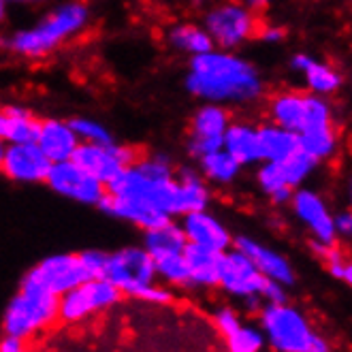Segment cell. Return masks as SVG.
Returning <instances> with one entry per match:
<instances>
[{
	"instance_id": "cell-1",
	"label": "cell",
	"mask_w": 352,
	"mask_h": 352,
	"mask_svg": "<svg viewBox=\"0 0 352 352\" xmlns=\"http://www.w3.org/2000/svg\"><path fill=\"white\" fill-rule=\"evenodd\" d=\"M186 88L192 96L220 105H250L265 96L263 77L252 62L224 50L192 56Z\"/></svg>"
},
{
	"instance_id": "cell-2",
	"label": "cell",
	"mask_w": 352,
	"mask_h": 352,
	"mask_svg": "<svg viewBox=\"0 0 352 352\" xmlns=\"http://www.w3.org/2000/svg\"><path fill=\"white\" fill-rule=\"evenodd\" d=\"M58 312L60 295H56L30 267L5 305L3 333L28 344L38 333L60 322Z\"/></svg>"
},
{
	"instance_id": "cell-3",
	"label": "cell",
	"mask_w": 352,
	"mask_h": 352,
	"mask_svg": "<svg viewBox=\"0 0 352 352\" xmlns=\"http://www.w3.org/2000/svg\"><path fill=\"white\" fill-rule=\"evenodd\" d=\"M88 17L90 11L84 3H65L38 24L11 34L7 38V50L24 60H41L84 30Z\"/></svg>"
},
{
	"instance_id": "cell-4",
	"label": "cell",
	"mask_w": 352,
	"mask_h": 352,
	"mask_svg": "<svg viewBox=\"0 0 352 352\" xmlns=\"http://www.w3.org/2000/svg\"><path fill=\"white\" fill-rule=\"evenodd\" d=\"M256 322L265 331L272 352H331L329 342L316 333L312 322L293 303H267Z\"/></svg>"
},
{
	"instance_id": "cell-5",
	"label": "cell",
	"mask_w": 352,
	"mask_h": 352,
	"mask_svg": "<svg viewBox=\"0 0 352 352\" xmlns=\"http://www.w3.org/2000/svg\"><path fill=\"white\" fill-rule=\"evenodd\" d=\"M261 24V15L239 0H222L207 11L203 19L205 30L224 52L237 50L245 41L256 38Z\"/></svg>"
},
{
	"instance_id": "cell-6",
	"label": "cell",
	"mask_w": 352,
	"mask_h": 352,
	"mask_svg": "<svg viewBox=\"0 0 352 352\" xmlns=\"http://www.w3.org/2000/svg\"><path fill=\"white\" fill-rule=\"evenodd\" d=\"M102 278H107L116 284L120 291L137 299V295L148 288L150 284L158 282L156 261L143 245H126L107 254Z\"/></svg>"
},
{
	"instance_id": "cell-7",
	"label": "cell",
	"mask_w": 352,
	"mask_h": 352,
	"mask_svg": "<svg viewBox=\"0 0 352 352\" xmlns=\"http://www.w3.org/2000/svg\"><path fill=\"white\" fill-rule=\"evenodd\" d=\"M124 297L126 295L107 278H92L86 284L60 295L58 318L62 324H79L92 314H100L116 307Z\"/></svg>"
},
{
	"instance_id": "cell-8",
	"label": "cell",
	"mask_w": 352,
	"mask_h": 352,
	"mask_svg": "<svg viewBox=\"0 0 352 352\" xmlns=\"http://www.w3.org/2000/svg\"><path fill=\"white\" fill-rule=\"evenodd\" d=\"M233 124L231 111L220 102H205L195 111L188 124L186 148L192 158H203L224 148V135Z\"/></svg>"
},
{
	"instance_id": "cell-9",
	"label": "cell",
	"mask_w": 352,
	"mask_h": 352,
	"mask_svg": "<svg viewBox=\"0 0 352 352\" xmlns=\"http://www.w3.org/2000/svg\"><path fill=\"white\" fill-rule=\"evenodd\" d=\"M143 154H146V150L135 148V146H118V143L100 146V143L81 141L79 148L73 154V160L107 186L124 169L135 164Z\"/></svg>"
},
{
	"instance_id": "cell-10",
	"label": "cell",
	"mask_w": 352,
	"mask_h": 352,
	"mask_svg": "<svg viewBox=\"0 0 352 352\" xmlns=\"http://www.w3.org/2000/svg\"><path fill=\"white\" fill-rule=\"evenodd\" d=\"M45 184L56 195L71 199L75 203H81V205L98 207L100 201L107 195V186L98 177H94L90 171H86L84 167H79L73 158L54 162Z\"/></svg>"
},
{
	"instance_id": "cell-11",
	"label": "cell",
	"mask_w": 352,
	"mask_h": 352,
	"mask_svg": "<svg viewBox=\"0 0 352 352\" xmlns=\"http://www.w3.org/2000/svg\"><path fill=\"white\" fill-rule=\"evenodd\" d=\"M54 167L38 143H5L0 152L3 175L15 184H45Z\"/></svg>"
},
{
	"instance_id": "cell-12",
	"label": "cell",
	"mask_w": 352,
	"mask_h": 352,
	"mask_svg": "<svg viewBox=\"0 0 352 352\" xmlns=\"http://www.w3.org/2000/svg\"><path fill=\"white\" fill-rule=\"evenodd\" d=\"M267 278L258 272V267L254 261L243 254L239 248H231V250L222 252L220 261V291L231 297L241 301L243 297L250 295H261L263 286Z\"/></svg>"
},
{
	"instance_id": "cell-13",
	"label": "cell",
	"mask_w": 352,
	"mask_h": 352,
	"mask_svg": "<svg viewBox=\"0 0 352 352\" xmlns=\"http://www.w3.org/2000/svg\"><path fill=\"white\" fill-rule=\"evenodd\" d=\"M291 207H293L295 218L307 229L312 241L327 243V245L340 243V237L336 231V216L331 214L329 205L318 192L309 188H297L293 195Z\"/></svg>"
},
{
	"instance_id": "cell-14",
	"label": "cell",
	"mask_w": 352,
	"mask_h": 352,
	"mask_svg": "<svg viewBox=\"0 0 352 352\" xmlns=\"http://www.w3.org/2000/svg\"><path fill=\"white\" fill-rule=\"evenodd\" d=\"M34 274L43 280L56 295H65L73 288L92 280L88 267L81 261L79 252H62L41 258L34 267Z\"/></svg>"
},
{
	"instance_id": "cell-15",
	"label": "cell",
	"mask_w": 352,
	"mask_h": 352,
	"mask_svg": "<svg viewBox=\"0 0 352 352\" xmlns=\"http://www.w3.org/2000/svg\"><path fill=\"white\" fill-rule=\"evenodd\" d=\"M179 224H182V229H184V233L190 243L210 248V250L226 252V250H231L233 243H235L233 233L226 229L224 222L220 218H216L214 214H210L207 210L182 216Z\"/></svg>"
},
{
	"instance_id": "cell-16",
	"label": "cell",
	"mask_w": 352,
	"mask_h": 352,
	"mask_svg": "<svg viewBox=\"0 0 352 352\" xmlns=\"http://www.w3.org/2000/svg\"><path fill=\"white\" fill-rule=\"evenodd\" d=\"M233 245L239 248L243 254H248L254 261V265L258 267V272L265 278L282 282L288 288L295 286L297 274H295L293 263L288 261L284 254H280L278 250H274V248H269V245L256 241L254 237H248V235H235V243Z\"/></svg>"
},
{
	"instance_id": "cell-17",
	"label": "cell",
	"mask_w": 352,
	"mask_h": 352,
	"mask_svg": "<svg viewBox=\"0 0 352 352\" xmlns=\"http://www.w3.org/2000/svg\"><path fill=\"white\" fill-rule=\"evenodd\" d=\"M98 210L102 214L111 216V218L131 222L141 231L156 229V226L167 224L169 220H173L171 216L160 212L158 207H154L150 203H143V201H137V199H126V197H118V195H109V192L105 195V199L100 201Z\"/></svg>"
},
{
	"instance_id": "cell-18",
	"label": "cell",
	"mask_w": 352,
	"mask_h": 352,
	"mask_svg": "<svg viewBox=\"0 0 352 352\" xmlns=\"http://www.w3.org/2000/svg\"><path fill=\"white\" fill-rule=\"evenodd\" d=\"M307 113V92L284 88L267 96V120L293 133H301Z\"/></svg>"
},
{
	"instance_id": "cell-19",
	"label": "cell",
	"mask_w": 352,
	"mask_h": 352,
	"mask_svg": "<svg viewBox=\"0 0 352 352\" xmlns=\"http://www.w3.org/2000/svg\"><path fill=\"white\" fill-rule=\"evenodd\" d=\"M184 254L190 269V291H216V288H220L222 252L188 241Z\"/></svg>"
},
{
	"instance_id": "cell-20",
	"label": "cell",
	"mask_w": 352,
	"mask_h": 352,
	"mask_svg": "<svg viewBox=\"0 0 352 352\" xmlns=\"http://www.w3.org/2000/svg\"><path fill=\"white\" fill-rule=\"evenodd\" d=\"M36 143L52 158V162H62L73 158L81 139L73 131L69 120L65 122L58 118H43V126H41V135Z\"/></svg>"
},
{
	"instance_id": "cell-21",
	"label": "cell",
	"mask_w": 352,
	"mask_h": 352,
	"mask_svg": "<svg viewBox=\"0 0 352 352\" xmlns=\"http://www.w3.org/2000/svg\"><path fill=\"white\" fill-rule=\"evenodd\" d=\"M177 216H186L192 212H201L210 207L212 190L210 182L205 179L201 169L192 167H177Z\"/></svg>"
},
{
	"instance_id": "cell-22",
	"label": "cell",
	"mask_w": 352,
	"mask_h": 352,
	"mask_svg": "<svg viewBox=\"0 0 352 352\" xmlns=\"http://www.w3.org/2000/svg\"><path fill=\"white\" fill-rule=\"evenodd\" d=\"M43 120L28 107L5 105L0 113V139L5 143H36Z\"/></svg>"
},
{
	"instance_id": "cell-23",
	"label": "cell",
	"mask_w": 352,
	"mask_h": 352,
	"mask_svg": "<svg viewBox=\"0 0 352 352\" xmlns=\"http://www.w3.org/2000/svg\"><path fill=\"white\" fill-rule=\"evenodd\" d=\"M291 67L303 75L307 90L320 94V96H329V94H336L342 88V75L340 71H336L327 62H320L307 54H297L291 60Z\"/></svg>"
},
{
	"instance_id": "cell-24",
	"label": "cell",
	"mask_w": 352,
	"mask_h": 352,
	"mask_svg": "<svg viewBox=\"0 0 352 352\" xmlns=\"http://www.w3.org/2000/svg\"><path fill=\"white\" fill-rule=\"evenodd\" d=\"M224 150L233 154L241 167H252V164L263 162V152H261V137H258V126L250 122H235L229 126L224 135Z\"/></svg>"
},
{
	"instance_id": "cell-25",
	"label": "cell",
	"mask_w": 352,
	"mask_h": 352,
	"mask_svg": "<svg viewBox=\"0 0 352 352\" xmlns=\"http://www.w3.org/2000/svg\"><path fill=\"white\" fill-rule=\"evenodd\" d=\"M258 137H261V152L263 162H282L291 158L295 152L301 150V139L299 133H293L284 126H278L274 122H263L258 124Z\"/></svg>"
},
{
	"instance_id": "cell-26",
	"label": "cell",
	"mask_w": 352,
	"mask_h": 352,
	"mask_svg": "<svg viewBox=\"0 0 352 352\" xmlns=\"http://www.w3.org/2000/svg\"><path fill=\"white\" fill-rule=\"evenodd\" d=\"M146 250L154 256H167V254H177L184 252L186 245H188V237H186L182 224H177L175 220H169L167 224H160L156 229H148L143 231V243Z\"/></svg>"
},
{
	"instance_id": "cell-27",
	"label": "cell",
	"mask_w": 352,
	"mask_h": 352,
	"mask_svg": "<svg viewBox=\"0 0 352 352\" xmlns=\"http://www.w3.org/2000/svg\"><path fill=\"white\" fill-rule=\"evenodd\" d=\"M167 43L184 54L201 56L207 52H214V38L205 30V26L197 24H175L167 30Z\"/></svg>"
},
{
	"instance_id": "cell-28",
	"label": "cell",
	"mask_w": 352,
	"mask_h": 352,
	"mask_svg": "<svg viewBox=\"0 0 352 352\" xmlns=\"http://www.w3.org/2000/svg\"><path fill=\"white\" fill-rule=\"evenodd\" d=\"M256 182H258V188L269 197V201L274 205L291 203L293 195L297 190L293 186H288L280 162H267V160L261 162V167L256 171Z\"/></svg>"
},
{
	"instance_id": "cell-29",
	"label": "cell",
	"mask_w": 352,
	"mask_h": 352,
	"mask_svg": "<svg viewBox=\"0 0 352 352\" xmlns=\"http://www.w3.org/2000/svg\"><path fill=\"white\" fill-rule=\"evenodd\" d=\"M199 169L210 184L226 186L237 179V175L241 171V162L222 148L218 152H212V154L199 158Z\"/></svg>"
},
{
	"instance_id": "cell-30",
	"label": "cell",
	"mask_w": 352,
	"mask_h": 352,
	"mask_svg": "<svg viewBox=\"0 0 352 352\" xmlns=\"http://www.w3.org/2000/svg\"><path fill=\"white\" fill-rule=\"evenodd\" d=\"M154 261H156L158 282L169 284L171 288H179V291H188L190 288V269H188V261H186L184 252L167 254V256H160Z\"/></svg>"
},
{
	"instance_id": "cell-31",
	"label": "cell",
	"mask_w": 352,
	"mask_h": 352,
	"mask_svg": "<svg viewBox=\"0 0 352 352\" xmlns=\"http://www.w3.org/2000/svg\"><path fill=\"white\" fill-rule=\"evenodd\" d=\"M226 342V350L229 352H265L267 348V338L265 331L261 329V324L256 322H243L233 336H229L224 340Z\"/></svg>"
},
{
	"instance_id": "cell-32",
	"label": "cell",
	"mask_w": 352,
	"mask_h": 352,
	"mask_svg": "<svg viewBox=\"0 0 352 352\" xmlns=\"http://www.w3.org/2000/svg\"><path fill=\"white\" fill-rule=\"evenodd\" d=\"M318 158H314L312 154H307L305 150H299L295 152L291 158L282 160V171L286 175V182L288 186H293V188H299V186L314 173V169L318 167Z\"/></svg>"
},
{
	"instance_id": "cell-33",
	"label": "cell",
	"mask_w": 352,
	"mask_h": 352,
	"mask_svg": "<svg viewBox=\"0 0 352 352\" xmlns=\"http://www.w3.org/2000/svg\"><path fill=\"white\" fill-rule=\"evenodd\" d=\"M299 139L301 150H305L318 160H327L338 152V129L322 133H303L299 135Z\"/></svg>"
},
{
	"instance_id": "cell-34",
	"label": "cell",
	"mask_w": 352,
	"mask_h": 352,
	"mask_svg": "<svg viewBox=\"0 0 352 352\" xmlns=\"http://www.w3.org/2000/svg\"><path fill=\"white\" fill-rule=\"evenodd\" d=\"M71 126L77 133V137L86 143H100V146H109V143H116L113 135L109 129L102 126L100 122H94L90 118H71Z\"/></svg>"
},
{
	"instance_id": "cell-35",
	"label": "cell",
	"mask_w": 352,
	"mask_h": 352,
	"mask_svg": "<svg viewBox=\"0 0 352 352\" xmlns=\"http://www.w3.org/2000/svg\"><path fill=\"white\" fill-rule=\"evenodd\" d=\"M212 322H214L216 331L224 340L229 338V336H233L235 331L243 324L241 312H239L237 307H233V305H218L214 309V314H212Z\"/></svg>"
},
{
	"instance_id": "cell-36",
	"label": "cell",
	"mask_w": 352,
	"mask_h": 352,
	"mask_svg": "<svg viewBox=\"0 0 352 352\" xmlns=\"http://www.w3.org/2000/svg\"><path fill=\"white\" fill-rule=\"evenodd\" d=\"M137 301H146L150 305H171L175 301V288L162 282H154L137 295Z\"/></svg>"
},
{
	"instance_id": "cell-37",
	"label": "cell",
	"mask_w": 352,
	"mask_h": 352,
	"mask_svg": "<svg viewBox=\"0 0 352 352\" xmlns=\"http://www.w3.org/2000/svg\"><path fill=\"white\" fill-rule=\"evenodd\" d=\"M261 297L265 299V303L269 305H282V303H288V286L282 284V282H276V280H269L265 282L263 286V293Z\"/></svg>"
},
{
	"instance_id": "cell-38",
	"label": "cell",
	"mask_w": 352,
	"mask_h": 352,
	"mask_svg": "<svg viewBox=\"0 0 352 352\" xmlns=\"http://www.w3.org/2000/svg\"><path fill=\"white\" fill-rule=\"evenodd\" d=\"M81 254V261H84V265L88 267V272L92 278H102V269H105V263H107V254L105 250H84L79 252Z\"/></svg>"
},
{
	"instance_id": "cell-39",
	"label": "cell",
	"mask_w": 352,
	"mask_h": 352,
	"mask_svg": "<svg viewBox=\"0 0 352 352\" xmlns=\"http://www.w3.org/2000/svg\"><path fill=\"white\" fill-rule=\"evenodd\" d=\"M336 231L344 241L352 239V210H342L336 214Z\"/></svg>"
},
{
	"instance_id": "cell-40",
	"label": "cell",
	"mask_w": 352,
	"mask_h": 352,
	"mask_svg": "<svg viewBox=\"0 0 352 352\" xmlns=\"http://www.w3.org/2000/svg\"><path fill=\"white\" fill-rule=\"evenodd\" d=\"M265 299L261 297V295H250V297H243L241 301H239V307H241V312L245 314V316H250V318H258L261 316V312L265 309Z\"/></svg>"
},
{
	"instance_id": "cell-41",
	"label": "cell",
	"mask_w": 352,
	"mask_h": 352,
	"mask_svg": "<svg viewBox=\"0 0 352 352\" xmlns=\"http://www.w3.org/2000/svg\"><path fill=\"white\" fill-rule=\"evenodd\" d=\"M284 36H286L284 28H278V26H267L265 22L261 24L258 34H256V38L267 41V43H278V41H282Z\"/></svg>"
},
{
	"instance_id": "cell-42",
	"label": "cell",
	"mask_w": 352,
	"mask_h": 352,
	"mask_svg": "<svg viewBox=\"0 0 352 352\" xmlns=\"http://www.w3.org/2000/svg\"><path fill=\"white\" fill-rule=\"evenodd\" d=\"M0 352H28L26 344L19 342L11 336H3V342H0Z\"/></svg>"
},
{
	"instance_id": "cell-43",
	"label": "cell",
	"mask_w": 352,
	"mask_h": 352,
	"mask_svg": "<svg viewBox=\"0 0 352 352\" xmlns=\"http://www.w3.org/2000/svg\"><path fill=\"white\" fill-rule=\"evenodd\" d=\"M269 3H272V0H245V5L250 7V9H254L256 13L265 11L269 7Z\"/></svg>"
},
{
	"instance_id": "cell-44",
	"label": "cell",
	"mask_w": 352,
	"mask_h": 352,
	"mask_svg": "<svg viewBox=\"0 0 352 352\" xmlns=\"http://www.w3.org/2000/svg\"><path fill=\"white\" fill-rule=\"evenodd\" d=\"M342 282H346L350 288H352V258L346 261V267H344V276H342Z\"/></svg>"
},
{
	"instance_id": "cell-45",
	"label": "cell",
	"mask_w": 352,
	"mask_h": 352,
	"mask_svg": "<svg viewBox=\"0 0 352 352\" xmlns=\"http://www.w3.org/2000/svg\"><path fill=\"white\" fill-rule=\"evenodd\" d=\"M32 3H41V0H3V7L5 5H32Z\"/></svg>"
},
{
	"instance_id": "cell-46",
	"label": "cell",
	"mask_w": 352,
	"mask_h": 352,
	"mask_svg": "<svg viewBox=\"0 0 352 352\" xmlns=\"http://www.w3.org/2000/svg\"><path fill=\"white\" fill-rule=\"evenodd\" d=\"M348 203H350V210H352V179H350V186H348Z\"/></svg>"
}]
</instances>
